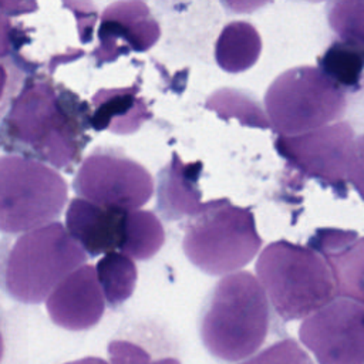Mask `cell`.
<instances>
[{
  "mask_svg": "<svg viewBox=\"0 0 364 364\" xmlns=\"http://www.w3.org/2000/svg\"><path fill=\"white\" fill-rule=\"evenodd\" d=\"M91 108L61 85L57 91L48 80L26 84L4 117V138L23 154H31L54 168H70L87 142Z\"/></svg>",
  "mask_w": 364,
  "mask_h": 364,
  "instance_id": "obj_1",
  "label": "cell"
},
{
  "mask_svg": "<svg viewBox=\"0 0 364 364\" xmlns=\"http://www.w3.org/2000/svg\"><path fill=\"white\" fill-rule=\"evenodd\" d=\"M270 327L264 289L250 272L223 276L209 291L199 316V337L208 353L226 363L245 361L260 350Z\"/></svg>",
  "mask_w": 364,
  "mask_h": 364,
  "instance_id": "obj_2",
  "label": "cell"
},
{
  "mask_svg": "<svg viewBox=\"0 0 364 364\" xmlns=\"http://www.w3.org/2000/svg\"><path fill=\"white\" fill-rule=\"evenodd\" d=\"M255 269L270 304L284 321L307 318L337 297L331 269L310 247L276 240L262 250Z\"/></svg>",
  "mask_w": 364,
  "mask_h": 364,
  "instance_id": "obj_3",
  "label": "cell"
},
{
  "mask_svg": "<svg viewBox=\"0 0 364 364\" xmlns=\"http://www.w3.org/2000/svg\"><path fill=\"white\" fill-rule=\"evenodd\" d=\"M85 260V250L60 222L26 232L7 255L6 291L26 304L41 303Z\"/></svg>",
  "mask_w": 364,
  "mask_h": 364,
  "instance_id": "obj_4",
  "label": "cell"
},
{
  "mask_svg": "<svg viewBox=\"0 0 364 364\" xmlns=\"http://www.w3.org/2000/svg\"><path fill=\"white\" fill-rule=\"evenodd\" d=\"M253 212L228 199L203 203L189 220L182 247L192 264L212 276L236 273L260 250Z\"/></svg>",
  "mask_w": 364,
  "mask_h": 364,
  "instance_id": "obj_5",
  "label": "cell"
},
{
  "mask_svg": "<svg viewBox=\"0 0 364 364\" xmlns=\"http://www.w3.org/2000/svg\"><path fill=\"white\" fill-rule=\"evenodd\" d=\"M266 114L279 136H296L338 119L346 108L344 91L320 68L301 65L277 75L264 95Z\"/></svg>",
  "mask_w": 364,
  "mask_h": 364,
  "instance_id": "obj_6",
  "label": "cell"
},
{
  "mask_svg": "<svg viewBox=\"0 0 364 364\" xmlns=\"http://www.w3.org/2000/svg\"><path fill=\"white\" fill-rule=\"evenodd\" d=\"M67 203L64 178L46 164L24 155L0 161V228L20 233L53 223Z\"/></svg>",
  "mask_w": 364,
  "mask_h": 364,
  "instance_id": "obj_7",
  "label": "cell"
},
{
  "mask_svg": "<svg viewBox=\"0 0 364 364\" xmlns=\"http://www.w3.org/2000/svg\"><path fill=\"white\" fill-rule=\"evenodd\" d=\"M354 144V131L346 121L296 136L277 135L274 139L276 151L290 168L318 179L343 198L347 193Z\"/></svg>",
  "mask_w": 364,
  "mask_h": 364,
  "instance_id": "obj_8",
  "label": "cell"
},
{
  "mask_svg": "<svg viewBox=\"0 0 364 364\" xmlns=\"http://www.w3.org/2000/svg\"><path fill=\"white\" fill-rule=\"evenodd\" d=\"M73 186L92 203L125 210H138L154 193V179L146 168L118 151L102 148L82 161Z\"/></svg>",
  "mask_w": 364,
  "mask_h": 364,
  "instance_id": "obj_9",
  "label": "cell"
},
{
  "mask_svg": "<svg viewBox=\"0 0 364 364\" xmlns=\"http://www.w3.org/2000/svg\"><path fill=\"white\" fill-rule=\"evenodd\" d=\"M299 338L318 364H364V304L337 297L303 320Z\"/></svg>",
  "mask_w": 364,
  "mask_h": 364,
  "instance_id": "obj_10",
  "label": "cell"
},
{
  "mask_svg": "<svg viewBox=\"0 0 364 364\" xmlns=\"http://www.w3.org/2000/svg\"><path fill=\"white\" fill-rule=\"evenodd\" d=\"M161 28L144 1H115L101 16L98 46L91 55L97 64H105L131 51H146L159 40Z\"/></svg>",
  "mask_w": 364,
  "mask_h": 364,
  "instance_id": "obj_11",
  "label": "cell"
},
{
  "mask_svg": "<svg viewBox=\"0 0 364 364\" xmlns=\"http://www.w3.org/2000/svg\"><path fill=\"white\" fill-rule=\"evenodd\" d=\"M105 301L95 267L82 264L54 289L46 300V309L55 326L82 331L98 324Z\"/></svg>",
  "mask_w": 364,
  "mask_h": 364,
  "instance_id": "obj_12",
  "label": "cell"
},
{
  "mask_svg": "<svg viewBox=\"0 0 364 364\" xmlns=\"http://www.w3.org/2000/svg\"><path fill=\"white\" fill-rule=\"evenodd\" d=\"M129 212L74 198L65 212V225L70 235L90 256L107 255L122 249Z\"/></svg>",
  "mask_w": 364,
  "mask_h": 364,
  "instance_id": "obj_13",
  "label": "cell"
},
{
  "mask_svg": "<svg viewBox=\"0 0 364 364\" xmlns=\"http://www.w3.org/2000/svg\"><path fill=\"white\" fill-rule=\"evenodd\" d=\"M202 162H183L178 152L158 175V208L166 219L198 215L203 203L198 181L202 173Z\"/></svg>",
  "mask_w": 364,
  "mask_h": 364,
  "instance_id": "obj_14",
  "label": "cell"
},
{
  "mask_svg": "<svg viewBox=\"0 0 364 364\" xmlns=\"http://www.w3.org/2000/svg\"><path fill=\"white\" fill-rule=\"evenodd\" d=\"M148 118L151 112L139 97L136 85L100 90L92 97L91 127L95 131L132 134Z\"/></svg>",
  "mask_w": 364,
  "mask_h": 364,
  "instance_id": "obj_15",
  "label": "cell"
},
{
  "mask_svg": "<svg viewBox=\"0 0 364 364\" xmlns=\"http://www.w3.org/2000/svg\"><path fill=\"white\" fill-rule=\"evenodd\" d=\"M260 53V34L247 21L226 24L215 43V60L228 73H242L253 67Z\"/></svg>",
  "mask_w": 364,
  "mask_h": 364,
  "instance_id": "obj_16",
  "label": "cell"
},
{
  "mask_svg": "<svg viewBox=\"0 0 364 364\" xmlns=\"http://www.w3.org/2000/svg\"><path fill=\"white\" fill-rule=\"evenodd\" d=\"M331 269L338 297L364 304V237L323 252Z\"/></svg>",
  "mask_w": 364,
  "mask_h": 364,
  "instance_id": "obj_17",
  "label": "cell"
},
{
  "mask_svg": "<svg viewBox=\"0 0 364 364\" xmlns=\"http://www.w3.org/2000/svg\"><path fill=\"white\" fill-rule=\"evenodd\" d=\"M318 68L343 91L355 92L364 73V47L355 41H333L320 55Z\"/></svg>",
  "mask_w": 364,
  "mask_h": 364,
  "instance_id": "obj_18",
  "label": "cell"
},
{
  "mask_svg": "<svg viewBox=\"0 0 364 364\" xmlns=\"http://www.w3.org/2000/svg\"><path fill=\"white\" fill-rule=\"evenodd\" d=\"M95 270L104 297L111 307H118L132 296L138 272L129 256L118 250L107 253L98 260Z\"/></svg>",
  "mask_w": 364,
  "mask_h": 364,
  "instance_id": "obj_19",
  "label": "cell"
},
{
  "mask_svg": "<svg viewBox=\"0 0 364 364\" xmlns=\"http://www.w3.org/2000/svg\"><path fill=\"white\" fill-rule=\"evenodd\" d=\"M165 242L161 220L151 210H131L125 223L122 253L136 260H146L156 255Z\"/></svg>",
  "mask_w": 364,
  "mask_h": 364,
  "instance_id": "obj_20",
  "label": "cell"
},
{
  "mask_svg": "<svg viewBox=\"0 0 364 364\" xmlns=\"http://www.w3.org/2000/svg\"><path fill=\"white\" fill-rule=\"evenodd\" d=\"M205 107L215 111L223 119L236 118L247 127H256L263 129L272 128L269 118L266 117L257 101L237 90L223 88L212 92L208 97Z\"/></svg>",
  "mask_w": 364,
  "mask_h": 364,
  "instance_id": "obj_21",
  "label": "cell"
},
{
  "mask_svg": "<svg viewBox=\"0 0 364 364\" xmlns=\"http://www.w3.org/2000/svg\"><path fill=\"white\" fill-rule=\"evenodd\" d=\"M327 20L340 40L364 47V0H336L327 4Z\"/></svg>",
  "mask_w": 364,
  "mask_h": 364,
  "instance_id": "obj_22",
  "label": "cell"
},
{
  "mask_svg": "<svg viewBox=\"0 0 364 364\" xmlns=\"http://www.w3.org/2000/svg\"><path fill=\"white\" fill-rule=\"evenodd\" d=\"M237 364H313V361L296 340L283 338Z\"/></svg>",
  "mask_w": 364,
  "mask_h": 364,
  "instance_id": "obj_23",
  "label": "cell"
},
{
  "mask_svg": "<svg viewBox=\"0 0 364 364\" xmlns=\"http://www.w3.org/2000/svg\"><path fill=\"white\" fill-rule=\"evenodd\" d=\"M107 351L111 364H182L175 357L152 358L144 347L129 340H112Z\"/></svg>",
  "mask_w": 364,
  "mask_h": 364,
  "instance_id": "obj_24",
  "label": "cell"
},
{
  "mask_svg": "<svg viewBox=\"0 0 364 364\" xmlns=\"http://www.w3.org/2000/svg\"><path fill=\"white\" fill-rule=\"evenodd\" d=\"M348 182L355 188L364 200V134L355 138L353 159L348 172Z\"/></svg>",
  "mask_w": 364,
  "mask_h": 364,
  "instance_id": "obj_25",
  "label": "cell"
},
{
  "mask_svg": "<svg viewBox=\"0 0 364 364\" xmlns=\"http://www.w3.org/2000/svg\"><path fill=\"white\" fill-rule=\"evenodd\" d=\"M64 364H108L105 360L100 358V357H82V358H78V360H74V361H68V363H64Z\"/></svg>",
  "mask_w": 364,
  "mask_h": 364,
  "instance_id": "obj_26",
  "label": "cell"
}]
</instances>
